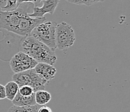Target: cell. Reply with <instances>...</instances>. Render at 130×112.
<instances>
[{
  "mask_svg": "<svg viewBox=\"0 0 130 112\" xmlns=\"http://www.w3.org/2000/svg\"><path fill=\"white\" fill-rule=\"evenodd\" d=\"M55 38L56 48L60 51H66L74 44L75 33L70 25L61 22L56 25Z\"/></svg>",
  "mask_w": 130,
  "mask_h": 112,
  "instance_id": "5b68a950",
  "label": "cell"
},
{
  "mask_svg": "<svg viewBox=\"0 0 130 112\" xmlns=\"http://www.w3.org/2000/svg\"><path fill=\"white\" fill-rule=\"evenodd\" d=\"M19 88H19L18 85L13 81L7 83V84L5 86L6 99H7L9 101H12L18 93Z\"/></svg>",
  "mask_w": 130,
  "mask_h": 112,
  "instance_id": "8fae6325",
  "label": "cell"
},
{
  "mask_svg": "<svg viewBox=\"0 0 130 112\" xmlns=\"http://www.w3.org/2000/svg\"><path fill=\"white\" fill-rule=\"evenodd\" d=\"M67 2L71 3L75 5H85L86 6H91L93 4L101 2L100 1H94V0H80V1H72V0H67Z\"/></svg>",
  "mask_w": 130,
  "mask_h": 112,
  "instance_id": "9a60e30c",
  "label": "cell"
},
{
  "mask_svg": "<svg viewBox=\"0 0 130 112\" xmlns=\"http://www.w3.org/2000/svg\"><path fill=\"white\" fill-rule=\"evenodd\" d=\"M38 62L23 52H18L10 59L9 65L12 71L15 73L34 69Z\"/></svg>",
  "mask_w": 130,
  "mask_h": 112,
  "instance_id": "8992f818",
  "label": "cell"
},
{
  "mask_svg": "<svg viewBox=\"0 0 130 112\" xmlns=\"http://www.w3.org/2000/svg\"><path fill=\"white\" fill-rule=\"evenodd\" d=\"M22 1H18V0H8L7 5L2 10L4 12H12L16 10L20 5L22 4Z\"/></svg>",
  "mask_w": 130,
  "mask_h": 112,
  "instance_id": "4fadbf2b",
  "label": "cell"
},
{
  "mask_svg": "<svg viewBox=\"0 0 130 112\" xmlns=\"http://www.w3.org/2000/svg\"><path fill=\"white\" fill-rule=\"evenodd\" d=\"M18 93L23 97H30L35 93L32 88L27 86L20 87L19 88Z\"/></svg>",
  "mask_w": 130,
  "mask_h": 112,
  "instance_id": "5bb4252c",
  "label": "cell"
},
{
  "mask_svg": "<svg viewBox=\"0 0 130 112\" xmlns=\"http://www.w3.org/2000/svg\"><path fill=\"white\" fill-rule=\"evenodd\" d=\"M7 0H0V10H2L7 5Z\"/></svg>",
  "mask_w": 130,
  "mask_h": 112,
  "instance_id": "ac0fdd59",
  "label": "cell"
},
{
  "mask_svg": "<svg viewBox=\"0 0 130 112\" xmlns=\"http://www.w3.org/2000/svg\"><path fill=\"white\" fill-rule=\"evenodd\" d=\"M28 14L24 7V3L22 4L14 11L4 12L0 10V32L8 31L16 34L20 21L24 15Z\"/></svg>",
  "mask_w": 130,
  "mask_h": 112,
  "instance_id": "3957f363",
  "label": "cell"
},
{
  "mask_svg": "<svg viewBox=\"0 0 130 112\" xmlns=\"http://www.w3.org/2000/svg\"><path fill=\"white\" fill-rule=\"evenodd\" d=\"M37 74L42 76L47 82L51 81L56 74V69L53 66L45 63H38L35 68Z\"/></svg>",
  "mask_w": 130,
  "mask_h": 112,
  "instance_id": "ba28073f",
  "label": "cell"
},
{
  "mask_svg": "<svg viewBox=\"0 0 130 112\" xmlns=\"http://www.w3.org/2000/svg\"><path fill=\"white\" fill-rule=\"evenodd\" d=\"M57 23L54 21L45 22L38 25L32 31L30 36L47 45L53 51H55L56 45V27Z\"/></svg>",
  "mask_w": 130,
  "mask_h": 112,
  "instance_id": "7a4b0ae2",
  "label": "cell"
},
{
  "mask_svg": "<svg viewBox=\"0 0 130 112\" xmlns=\"http://www.w3.org/2000/svg\"><path fill=\"white\" fill-rule=\"evenodd\" d=\"M59 2L60 1L58 0H43L42 1V7H34L32 9V13L28 14L33 18H44L45 14L53 15Z\"/></svg>",
  "mask_w": 130,
  "mask_h": 112,
  "instance_id": "52a82bcc",
  "label": "cell"
},
{
  "mask_svg": "<svg viewBox=\"0 0 130 112\" xmlns=\"http://www.w3.org/2000/svg\"><path fill=\"white\" fill-rule=\"evenodd\" d=\"M12 102L14 106L20 107L32 106L37 105L35 102V94L30 97H23L18 93Z\"/></svg>",
  "mask_w": 130,
  "mask_h": 112,
  "instance_id": "9c48e42d",
  "label": "cell"
},
{
  "mask_svg": "<svg viewBox=\"0 0 130 112\" xmlns=\"http://www.w3.org/2000/svg\"><path fill=\"white\" fill-rule=\"evenodd\" d=\"M39 107L38 105H35L32 106H14L10 107L8 112H37Z\"/></svg>",
  "mask_w": 130,
  "mask_h": 112,
  "instance_id": "7c38bea8",
  "label": "cell"
},
{
  "mask_svg": "<svg viewBox=\"0 0 130 112\" xmlns=\"http://www.w3.org/2000/svg\"><path fill=\"white\" fill-rule=\"evenodd\" d=\"M20 51L32 58L38 63L53 66L57 60L54 51L30 36L23 38L20 44Z\"/></svg>",
  "mask_w": 130,
  "mask_h": 112,
  "instance_id": "6da1fadb",
  "label": "cell"
},
{
  "mask_svg": "<svg viewBox=\"0 0 130 112\" xmlns=\"http://www.w3.org/2000/svg\"><path fill=\"white\" fill-rule=\"evenodd\" d=\"M35 102L40 106H45L51 100V95L45 90H40L35 93Z\"/></svg>",
  "mask_w": 130,
  "mask_h": 112,
  "instance_id": "30bf717a",
  "label": "cell"
},
{
  "mask_svg": "<svg viewBox=\"0 0 130 112\" xmlns=\"http://www.w3.org/2000/svg\"><path fill=\"white\" fill-rule=\"evenodd\" d=\"M6 99L5 89V86L3 85L0 84V100H3Z\"/></svg>",
  "mask_w": 130,
  "mask_h": 112,
  "instance_id": "2e32d148",
  "label": "cell"
},
{
  "mask_svg": "<svg viewBox=\"0 0 130 112\" xmlns=\"http://www.w3.org/2000/svg\"><path fill=\"white\" fill-rule=\"evenodd\" d=\"M37 112H53L52 111L51 109L49 107L47 106H42L38 109Z\"/></svg>",
  "mask_w": 130,
  "mask_h": 112,
  "instance_id": "e0dca14e",
  "label": "cell"
},
{
  "mask_svg": "<svg viewBox=\"0 0 130 112\" xmlns=\"http://www.w3.org/2000/svg\"><path fill=\"white\" fill-rule=\"evenodd\" d=\"M12 81L18 85L19 88L22 86H29L36 93L40 90H44L45 86L48 82L41 76L37 74L35 69L27 70L13 75Z\"/></svg>",
  "mask_w": 130,
  "mask_h": 112,
  "instance_id": "277c9868",
  "label": "cell"
}]
</instances>
